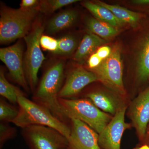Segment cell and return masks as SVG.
<instances>
[{
	"label": "cell",
	"mask_w": 149,
	"mask_h": 149,
	"mask_svg": "<svg viewBox=\"0 0 149 149\" xmlns=\"http://www.w3.org/2000/svg\"><path fill=\"white\" fill-rule=\"evenodd\" d=\"M64 69L63 60L49 67L34 92L32 101L49 110L56 118L68 125L70 120L65 114L58 100L59 93L63 85Z\"/></svg>",
	"instance_id": "obj_1"
},
{
	"label": "cell",
	"mask_w": 149,
	"mask_h": 149,
	"mask_svg": "<svg viewBox=\"0 0 149 149\" xmlns=\"http://www.w3.org/2000/svg\"><path fill=\"white\" fill-rule=\"evenodd\" d=\"M17 93L19 112L12 123L21 128L31 125L50 127L68 139L70 133L69 125L59 120L45 107L27 98L18 88Z\"/></svg>",
	"instance_id": "obj_2"
},
{
	"label": "cell",
	"mask_w": 149,
	"mask_h": 149,
	"mask_svg": "<svg viewBox=\"0 0 149 149\" xmlns=\"http://www.w3.org/2000/svg\"><path fill=\"white\" fill-rule=\"evenodd\" d=\"M38 9L24 10L6 7L0 14V42L7 44L24 38L34 25L33 22L39 12Z\"/></svg>",
	"instance_id": "obj_3"
},
{
	"label": "cell",
	"mask_w": 149,
	"mask_h": 149,
	"mask_svg": "<svg viewBox=\"0 0 149 149\" xmlns=\"http://www.w3.org/2000/svg\"><path fill=\"white\" fill-rule=\"evenodd\" d=\"M65 114L70 120L75 118L83 121L100 134L113 117L98 108L88 98L58 99Z\"/></svg>",
	"instance_id": "obj_4"
},
{
	"label": "cell",
	"mask_w": 149,
	"mask_h": 149,
	"mask_svg": "<svg viewBox=\"0 0 149 149\" xmlns=\"http://www.w3.org/2000/svg\"><path fill=\"white\" fill-rule=\"evenodd\" d=\"M44 30L42 22L37 21L24 38L27 46L24 58V72L29 88L33 92L38 85L39 70L45 59L40 45V38Z\"/></svg>",
	"instance_id": "obj_5"
},
{
	"label": "cell",
	"mask_w": 149,
	"mask_h": 149,
	"mask_svg": "<svg viewBox=\"0 0 149 149\" xmlns=\"http://www.w3.org/2000/svg\"><path fill=\"white\" fill-rule=\"evenodd\" d=\"M98 80L118 95H125L123 80V67L119 46H114L109 56L103 60L99 66L91 69Z\"/></svg>",
	"instance_id": "obj_6"
},
{
	"label": "cell",
	"mask_w": 149,
	"mask_h": 149,
	"mask_svg": "<svg viewBox=\"0 0 149 149\" xmlns=\"http://www.w3.org/2000/svg\"><path fill=\"white\" fill-rule=\"evenodd\" d=\"M21 134L29 149H67L68 139L54 128L31 125L22 128Z\"/></svg>",
	"instance_id": "obj_7"
},
{
	"label": "cell",
	"mask_w": 149,
	"mask_h": 149,
	"mask_svg": "<svg viewBox=\"0 0 149 149\" xmlns=\"http://www.w3.org/2000/svg\"><path fill=\"white\" fill-rule=\"evenodd\" d=\"M23 48L19 41L13 45L0 49V59L6 65L12 80L29 93L30 88L25 77Z\"/></svg>",
	"instance_id": "obj_8"
},
{
	"label": "cell",
	"mask_w": 149,
	"mask_h": 149,
	"mask_svg": "<svg viewBox=\"0 0 149 149\" xmlns=\"http://www.w3.org/2000/svg\"><path fill=\"white\" fill-rule=\"evenodd\" d=\"M126 107L122 105L117 110L105 128L99 135V146L103 149H120L123 134L130 124L125 121Z\"/></svg>",
	"instance_id": "obj_9"
},
{
	"label": "cell",
	"mask_w": 149,
	"mask_h": 149,
	"mask_svg": "<svg viewBox=\"0 0 149 149\" xmlns=\"http://www.w3.org/2000/svg\"><path fill=\"white\" fill-rule=\"evenodd\" d=\"M70 123L67 149H101L95 131L78 119L72 118Z\"/></svg>",
	"instance_id": "obj_10"
},
{
	"label": "cell",
	"mask_w": 149,
	"mask_h": 149,
	"mask_svg": "<svg viewBox=\"0 0 149 149\" xmlns=\"http://www.w3.org/2000/svg\"><path fill=\"white\" fill-rule=\"evenodd\" d=\"M98 80L96 74L82 67L72 70L66 77L58 94L59 98L70 99L77 95L86 86Z\"/></svg>",
	"instance_id": "obj_11"
},
{
	"label": "cell",
	"mask_w": 149,
	"mask_h": 149,
	"mask_svg": "<svg viewBox=\"0 0 149 149\" xmlns=\"http://www.w3.org/2000/svg\"><path fill=\"white\" fill-rule=\"evenodd\" d=\"M130 116L139 138H146L149 122V86L141 92L130 105Z\"/></svg>",
	"instance_id": "obj_12"
},
{
	"label": "cell",
	"mask_w": 149,
	"mask_h": 149,
	"mask_svg": "<svg viewBox=\"0 0 149 149\" xmlns=\"http://www.w3.org/2000/svg\"><path fill=\"white\" fill-rule=\"evenodd\" d=\"M139 45L137 75L139 82L144 83L149 80V29L144 34Z\"/></svg>",
	"instance_id": "obj_13"
},
{
	"label": "cell",
	"mask_w": 149,
	"mask_h": 149,
	"mask_svg": "<svg viewBox=\"0 0 149 149\" xmlns=\"http://www.w3.org/2000/svg\"><path fill=\"white\" fill-rule=\"evenodd\" d=\"M77 17V13L74 10L63 11L50 20L47 27V32L49 34H54L68 29L75 23Z\"/></svg>",
	"instance_id": "obj_14"
},
{
	"label": "cell",
	"mask_w": 149,
	"mask_h": 149,
	"mask_svg": "<svg viewBox=\"0 0 149 149\" xmlns=\"http://www.w3.org/2000/svg\"><path fill=\"white\" fill-rule=\"evenodd\" d=\"M107 43L104 39L89 32L83 37L74 56V59L82 62L100 46Z\"/></svg>",
	"instance_id": "obj_15"
},
{
	"label": "cell",
	"mask_w": 149,
	"mask_h": 149,
	"mask_svg": "<svg viewBox=\"0 0 149 149\" xmlns=\"http://www.w3.org/2000/svg\"><path fill=\"white\" fill-rule=\"evenodd\" d=\"M86 98L91 100L99 109L104 111L115 114L121 105H119L117 100L107 93L101 91H94L85 95Z\"/></svg>",
	"instance_id": "obj_16"
},
{
	"label": "cell",
	"mask_w": 149,
	"mask_h": 149,
	"mask_svg": "<svg viewBox=\"0 0 149 149\" xmlns=\"http://www.w3.org/2000/svg\"><path fill=\"white\" fill-rule=\"evenodd\" d=\"M95 3L109 10L116 18L124 24H129L131 27H137L141 21L142 15L138 13L129 10L119 6L109 4L100 1H96Z\"/></svg>",
	"instance_id": "obj_17"
},
{
	"label": "cell",
	"mask_w": 149,
	"mask_h": 149,
	"mask_svg": "<svg viewBox=\"0 0 149 149\" xmlns=\"http://www.w3.org/2000/svg\"><path fill=\"white\" fill-rule=\"evenodd\" d=\"M82 4L95 17L96 19L100 21L106 22L116 28L124 24L116 18L110 10L104 7L89 1L84 2Z\"/></svg>",
	"instance_id": "obj_18"
},
{
	"label": "cell",
	"mask_w": 149,
	"mask_h": 149,
	"mask_svg": "<svg viewBox=\"0 0 149 149\" xmlns=\"http://www.w3.org/2000/svg\"><path fill=\"white\" fill-rule=\"evenodd\" d=\"M86 26L89 32L103 39L112 38L118 32L117 28L93 17H90L87 19Z\"/></svg>",
	"instance_id": "obj_19"
},
{
	"label": "cell",
	"mask_w": 149,
	"mask_h": 149,
	"mask_svg": "<svg viewBox=\"0 0 149 149\" xmlns=\"http://www.w3.org/2000/svg\"><path fill=\"white\" fill-rule=\"evenodd\" d=\"M17 88L11 84L5 75L4 72L1 68L0 70V95L7 100L10 103L17 104Z\"/></svg>",
	"instance_id": "obj_20"
},
{
	"label": "cell",
	"mask_w": 149,
	"mask_h": 149,
	"mask_svg": "<svg viewBox=\"0 0 149 149\" xmlns=\"http://www.w3.org/2000/svg\"><path fill=\"white\" fill-rule=\"evenodd\" d=\"M57 50L54 54L66 56L72 54L77 47V41L75 37L67 35L59 39Z\"/></svg>",
	"instance_id": "obj_21"
},
{
	"label": "cell",
	"mask_w": 149,
	"mask_h": 149,
	"mask_svg": "<svg viewBox=\"0 0 149 149\" xmlns=\"http://www.w3.org/2000/svg\"><path fill=\"white\" fill-rule=\"evenodd\" d=\"M78 0H44L40 1L38 9L42 13H53L63 7L79 1Z\"/></svg>",
	"instance_id": "obj_22"
},
{
	"label": "cell",
	"mask_w": 149,
	"mask_h": 149,
	"mask_svg": "<svg viewBox=\"0 0 149 149\" xmlns=\"http://www.w3.org/2000/svg\"><path fill=\"white\" fill-rule=\"evenodd\" d=\"M19 109L1 98L0 99V120L1 122L12 123L17 116Z\"/></svg>",
	"instance_id": "obj_23"
},
{
	"label": "cell",
	"mask_w": 149,
	"mask_h": 149,
	"mask_svg": "<svg viewBox=\"0 0 149 149\" xmlns=\"http://www.w3.org/2000/svg\"><path fill=\"white\" fill-rule=\"evenodd\" d=\"M17 135V130L11 127L8 123L1 122L0 123V149L2 148L7 141L13 139Z\"/></svg>",
	"instance_id": "obj_24"
},
{
	"label": "cell",
	"mask_w": 149,
	"mask_h": 149,
	"mask_svg": "<svg viewBox=\"0 0 149 149\" xmlns=\"http://www.w3.org/2000/svg\"><path fill=\"white\" fill-rule=\"evenodd\" d=\"M40 45L44 49L50 51L54 53L58 48V40L50 36L42 35L40 38Z\"/></svg>",
	"instance_id": "obj_25"
},
{
	"label": "cell",
	"mask_w": 149,
	"mask_h": 149,
	"mask_svg": "<svg viewBox=\"0 0 149 149\" xmlns=\"http://www.w3.org/2000/svg\"><path fill=\"white\" fill-rule=\"evenodd\" d=\"M40 1L37 0H22L20 4V8L24 10H29L37 8Z\"/></svg>",
	"instance_id": "obj_26"
},
{
	"label": "cell",
	"mask_w": 149,
	"mask_h": 149,
	"mask_svg": "<svg viewBox=\"0 0 149 149\" xmlns=\"http://www.w3.org/2000/svg\"><path fill=\"white\" fill-rule=\"evenodd\" d=\"M102 60L97 53H94L91 56L88 61V66L91 69L95 68L101 63Z\"/></svg>",
	"instance_id": "obj_27"
},
{
	"label": "cell",
	"mask_w": 149,
	"mask_h": 149,
	"mask_svg": "<svg viewBox=\"0 0 149 149\" xmlns=\"http://www.w3.org/2000/svg\"><path fill=\"white\" fill-rule=\"evenodd\" d=\"M111 51L112 49L109 46H103L99 48L96 53L103 60L109 56Z\"/></svg>",
	"instance_id": "obj_28"
},
{
	"label": "cell",
	"mask_w": 149,
	"mask_h": 149,
	"mask_svg": "<svg viewBox=\"0 0 149 149\" xmlns=\"http://www.w3.org/2000/svg\"><path fill=\"white\" fill-rule=\"evenodd\" d=\"M132 2L138 5L149 6V0H134Z\"/></svg>",
	"instance_id": "obj_29"
},
{
	"label": "cell",
	"mask_w": 149,
	"mask_h": 149,
	"mask_svg": "<svg viewBox=\"0 0 149 149\" xmlns=\"http://www.w3.org/2000/svg\"><path fill=\"white\" fill-rule=\"evenodd\" d=\"M134 149H149V146L147 144H145L141 147H138Z\"/></svg>",
	"instance_id": "obj_30"
},
{
	"label": "cell",
	"mask_w": 149,
	"mask_h": 149,
	"mask_svg": "<svg viewBox=\"0 0 149 149\" xmlns=\"http://www.w3.org/2000/svg\"><path fill=\"white\" fill-rule=\"evenodd\" d=\"M147 142L149 145V128L148 130V136H147Z\"/></svg>",
	"instance_id": "obj_31"
},
{
	"label": "cell",
	"mask_w": 149,
	"mask_h": 149,
	"mask_svg": "<svg viewBox=\"0 0 149 149\" xmlns=\"http://www.w3.org/2000/svg\"><path fill=\"white\" fill-rule=\"evenodd\" d=\"M67 149V148H65V149Z\"/></svg>",
	"instance_id": "obj_32"
},
{
	"label": "cell",
	"mask_w": 149,
	"mask_h": 149,
	"mask_svg": "<svg viewBox=\"0 0 149 149\" xmlns=\"http://www.w3.org/2000/svg\"></svg>",
	"instance_id": "obj_33"
}]
</instances>
